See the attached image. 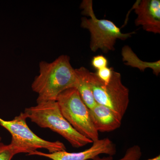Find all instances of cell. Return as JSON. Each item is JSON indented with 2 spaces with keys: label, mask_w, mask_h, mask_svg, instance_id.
I'll return each instance as SVG.
<instances>
[{
  "label": "cell",
  "mask_w": 160,
  "mask_h": 160,
  "mask_svg": "<svg viewBox=\"0 0 160 160\" xmlns=\"http://www.w3.org/2000/svg\"><path fill=\"white\" fill-rule=\"evenodd\" d=\"M92 146L84 151L69 152L66 151L56 152L53 153H45L35 151L28 155H38L52 160H88L93 159L100 154H105L113 156L116 153L115 145L108 138L97 140Z\"/></svg>",
  "instance_id": "52a82bcc"
},
{
  "label": "cell",
  "mask_w": 160,
  "mask_h": 160,
  "mask_svg": "<svg viewBox=\"0 0 160 160\" xmlns=\"http://www.w3.org/2000/svg\"><path fill=\"white\" fill-rule=\"evenodd\" d=\"M146 160H160V155H159L157 156L156 157Z\"/></svg>",
  "instance_id": "2e32d148"
},
{
  "label": "cell",
  "mask_w": 160,
  "mask_h": 160,
  "mask_svg": "<svg viewBox=\"0 0 160 160\" xmlns=\"http://www.w3.org/2000/svg\"><path fill=\"white\" fill-rule=\"evenodd\" d=\"M113 70L114 69L112 67L109 68L106 67L97 70L96 72H95V73L100 80L106 85L110 82Z\"/></svg>",
  "instance_id": "5bb4252c"
},
{
  "label": "cell",
  "mask_w": 160,
  "mask_h": 160,
  "mask_svg": "<svg viewBox=\"0 0 160 160\" xmlns=\"http://www.w3.org/2000/svg\"><path fill=\"white\" fill-rule=\"evenodd\" d=\"M89 84L96 102L106 106L123 118L129 103V90L122 81L119 72L113 70L108 84H104L95 72H89Z\"/></svg>",
  "instance_id": "8992f818"
},
{
  "label": "cell",
  "mask_w": 160,
  "mask_h": 160,
  "mask_svg": "<svg viewBox=\"0 0 160 160\" xmlns=\"http://www.w3.org/2000/svg\"><path fill=\"white\" fill-rule=\"evenodd\" d=\"M142 152L141 147L134 145L128 148L122 158L117 160H140L142 157ZM92 160H114L112 156H109L106 157L100 158L99 156L94 158Z\"/></svg>",
  "instance_id": "7c38bea8"
},
{
  "label": "cell",
  "mask_w": 160,
  "mask_h": 160,
  "mask_svg": "<svg viewBox=\"0 0 160 160\" xmlns=\"http://www.w3.org/2000/svg\"><path fill=\"white\" fill-rule=\"evenodd\" d=\"M91 65L94 69L98 70L108 67V61L104 56L99 55L92 58Z\"/></svg>",
  "instance_id": "9a60e30c"
},
{
  "label": "cell",
  "mask_w": 160,
  "mask_h": 160,
  "mask_svg": "<svg viewBox=\"0 0 160 160\" xmlns=\"http://www.w3.org/2000/svg\"><path fill=\"white\" fill-rule=\"evenodd\" d=\"M132 8L137 15L136 26L154 34L160 33V0H138Z\"/></svg>",
  "instance_id": "ba28073f"
},
{
  "label": "cell",
  "mask_w": 160,
  "mask_h": 160,
  "mask_svg": "<svg viewBox=\"0 0 160 160\" xmlns=\"http://www.w3.org/2000/svg\"><path fill=\"white\" fill-rule=\"evenodd\" d=\"M89 116L93 126L98 132H109L121 126L122 118L106 106L97 103L89 109Z\"/></svg>",
  "instance_id": "9c48e42d"
},
{
  "label": "cell",
  "mask_w": 160,
  "mask_h": 160,
  "mask_svg": "<svg viewBox=\"0 0 160 160\" xmlns=\"http://www.w3.org/2000/svg\"><path fill=\"white\" fill-rule=\"evenodd\" d=\"M27 119L24 112L10 121L0 118V125L11 134L10 144L17 154L27 153L28 155L41 149H47L49 153L66 151V147L62 142L46 141L35 134L27 125Z\"/></svg>",
  "instance_id": "277c9868"
},
{
  "label": "cell",
  "mask_w": 160,
  "mask_h": 160,
  "mask_svg": "<svg viewBox=\"0 0 160 160\" xmlns=\"http://www.w3.org/2000/svg\"><path fill=\"white\" fill-rule=\"evenodd\" d=\"M24 112L32 122L41 128H49L58 133L74 148L93 142L73 129L62 114L57 101L37 103L36 106L26 108Z\"/></svg>",
  "instance_id": "7a4b0ae2"
},
{
  "label": "cell",
  "mask_w": 160,
  "mask_h": 160,
  "mask_svg": "<svg viewBox=\"0 0 160 160\" xmlns=\"http://www.w3.org/2000/svg\"><path fill=\"white\" fill-rule=\"evenodd\" d=\"M122 61L126 66L138 68L140 71L144 72L147 68L152 69L153 73L156 76L160 73V61L149 62H144L138 58L132 49L128 46L123 47L122 50Z\"/></svg>",
  "instance_id": "8fae6325"
},
{
  "label": "cell",
  "mask_w": 160,
  "mask_h": 160,
  "mask_svg": "<svg viewBox=\"0 0 160 160\" xmlns=\"http://www.w3.org/2000/svg\"><path fill=\"white\" fill-rule=\"evenodd\" d=\"M80 7L82 10V13L83 15L90 17L82 18L81 26L90 32V48L93 52L99 49L104 53L113 51L117 40H126L135 33L134 32L122 33L112 21L97 18L93 11L92 0H84Z\"/></svg>",
  "instance_id": "3957f363"
},
{
  "label": "cell",
  "mask_w": 160,
  "mask_h": 160,
  "mask_svg": "<svg viewBox=\"0 0 160 160\" xmlns=\"http://www.w3.org/2000/svg\"><path fill=\"white\" fill-rule=\"evenodd\" d=\"M1 140H2V138L0 136V142H1Z\"/></svg>",
  "instance_id": "e0dca14e"
},
{
  "label": "cell",
  "mask_w": 160,
  "mask_h": 160,
  "mask_svg": "<svg viewBox=\"0 0 160 160\" xmlns=\"http://www.w3.org/2000/svg\"></svg>",
  "instance_id": "ac0fdd59"
},
{
  "label": "cell",
  "mask_w": 160,
  "mask_h": 160,
  "mask_svg": "<svg viewBox=\"0 0 160 160\" xmlns=\"http://www.w3.org/2000/svg\"><path fill=\"white\" fill-rule=\"evenodd\" d=\"M75 69L77 79L76 89L78 91L82 100L88 109H92L97 103L89 84L88 78L89 71L84 67Z\"/></svg>",
  "instance_id": "30bf717a"
},
{
  "label": "cell",
  "mask_w": 160,
  "mask_h": 160,
  "mask_svg": "<svg viewBox=\"0 0 160 160\" xmlns=\"http://www.w3.org/2000/svg\"><path fill=\"white\" fill-rule=\"evenodd\" d=\"M60 111L73 129L92 142L99 139L98 132L92 122L89 109L76 88L63 91L57 99Z\"/></svg>",
  "instance_id": "5b68a950"
},
{
  "label": "cell",
  "mask_w": 160,
  "mask_h": 160,
  "mask_svg": "<svg viewBox=\"0 0 160 160\" xmlns=\"http://www.w3.org/2000/svg\"><path fill=\"white\" fill-rule=\"evenodd\" d=\"M77 83L75 69L72 66L70 58L62 55L52 62H40L39 74L35 78L31 87L38 95V103L56 101L63 91L76 88Z\"/></svg>",
  "instance_id": "6da1fadb"
},
{
  "label": "cell",
  "mask_w": 160,
  "mask_h": 160,
  "mask_svg": "<svg viewBox=\"0 0 160 160\" xmlns=\"http://www.w3.org/2000/svg\"><path fill=\"white\" fill-rule=\"evenodd\" d=\"M16 152L10 145H6L0 142V160H11Z\"/></svg>",
  "instance_id": "4fadbf2b"
}]
</instances>
